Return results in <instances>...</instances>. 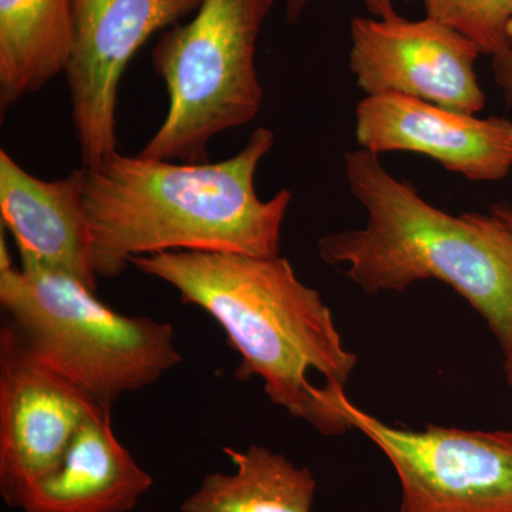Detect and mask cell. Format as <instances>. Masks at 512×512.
<instances>
[{
    "label": "cell",
    "mask_w": 512,
    "mask_h": 512,
    "mask_svg": "<svg viewBox=\"0 0 512 512\" xmlns=\"http://www.w3.org/2000/svg\"><path fill=\"white\" fill-rule=\"evenodd\" d=\"M201 0H72L73 42L66 67L72 121L83 167L117 151L121 77L154 33L195 12Z\"/></svg>",
    "instance_id": "7"
},
{
    "label": "cell",
    "mask_w": 512,
    "mask_h": 512,
    "mask_svg": "<svg viewBox=\"0 0 512 512\" xmlns=\"http://www.w3.org/2000/svg\"><path fill=\"white\" fill-rule=\"evenodd\" d=\"M234 473H212L181 504V512H312L316 478L268 447H225Z\"/></svg>",
    "instance_id": "14"
},
{
    "label": "cell",
    "mask_w": 512,
    "mask_h": 512,
    "mask_svg": "<svg viewBox=\"0 0 512 512\" xmlns=\"http://www.w3.org/2000/svg\"><path fill=\"white\" fill-rule=\"evenodd\" d=\"M0 305L6 329L101 409L153 386L183 362L173 326L114 311L72 276L15 268L0 239Z\"/></svg>",
    "instance_id": "4"
},
{
    "label": "cell",
    "mask_w": 512,
    "mask_h": 512,
    "mask_svg": "<svg viewBox=\"0 0 512 512\" xmlns=\"http://www.w3.org/2000/svg\"><path fill=\"white\" fill-rule=\"evenodd\" d=\"M426 18L476 43L481 55L512 49V0H421Z\"/></svg>",
    "instance_id": "15"
},
{
    "label": "cell",
    "mask_w": 512,
    "mask_h": 512,
    "mask_svg": "<svg viewBox=\"0 0 512 512\" xmlns=\"http://www.w3.org/2000/svg\"><path fill=\"white\" fill-rule=\"evenodd\" d=\"M101 409L89 394L26 349L9 329L0 338V495L20 508L52 473L84 421ZM109 412V410H107Z\"/></svg>",
    "instance_id": "8"
},
{
    "label": "cell",
    "mask_w": 512,
    "mask_h": 512,
    "mask_svg": "<svg viewBox=\"0 0 512 512\" xmlns=\"http://www.w3.org/2000/svg\"><path fill=\"white\" fill-rule=\"evenodd\" d=\"M0 214L18 245L22 268L60 272L97 293L82 168L60 180H40L0 150Z\"/></svg>",
    "instance_id": "11"
},
{
    "label": "cell",
    "mask_w": 512,
    "mask_h": 512,
    "mask_svg": "<svg viewBox=\"0 0 512 512\" xmlns=\"http://www.w3.org/2000/svg\"><path fill=\"white\" fill-rule=\"evenodd\" d=\"M494 83L503 93L505 103L512 106V49L493 57Z\"/></svg>",
    "instance_id": "17"
},
{
    "label": "cell",
    "mask_w": 512,
    "mask_h": 512,
    "mask_svg": "<svg viewBox=\"0 0 512 512\" xmlns=\"http://www.w3.org/2000/svg\"><path fill=\"white\" fill-rule=\"evenodd\" d=\"M490 212H493L495 217L500 218L512 234V201L495 202L491 205Z\"/></svg>",
    "instance_id": "18"
},
{
    "label": "cell",
    "mask_w": 512,
    "mask_h": 512,
    "mask_svg": "<svg viewBox=\"0 0 512 512\" xmlns=\"http://www.w3.org/2000/svg\"><path fill=\"white\" fill-rule=\"evenodd\" d=\"M111 426V412L97 410L77 431L59 466L23 497L25 512H130L153 487Z\"/></svg>",
    "instance_id": "12"
},
{
    "label": "cell",
    "mask_w": 512,
    "mask_h": 512,
    "mask_svg": "<svg viewBox=\"0 0 512 512\" xmlns=\"http://www.w3.org/2000/svg\"><path fill=\"white\" fill-rule=\"evenodd\" d=\"M349 69L367 94L396 93L477 114L487 99L476 72V43L430 18H355Z\"/></svg>",
    "instance_id": "9"
},
{
    "label": "cell",
    "mask_w": 512,
    "mask_h": 512,
    "mask_svg": "<svg viewBox=\"0 0 512 512\" xmlns=\"http://www.w3.org/2000/svg\"><path fill=\"white\" fill-rule=\"evenodd\" d=\"M343 161L367 222L320 238L322 261L348 265L350 281L369 295L437 279L480 313L504 356L511 353L512 234L504 222L493 212L453 215L434 207L363 148Z\"/></svg>",
    "instance_id": "3"
},
{
    "label": "cell",
    "mask_w": 512,
    "mask_h": 512,
    "mask_svg": "<svg viewBox=\"0 0 512 512\" xmlns=\"http://www.w3.org/2000/svg\"><path fill=\"white\" fill-rule=\"evenodd\" d=\"M504 373L508 386H510L512 389V352L508 353V355H505Z\"/></svg>",
    "instance_id": "19"
},
{
    "label": "cell",
    "mask_w": 512,
    "mask_h": 512,
    "mask_svg": "<svg viewBox=\"0 0 512 512\" xmlns=\"http://www.w3.org/2000/svg\"><path fill=\"white\" fill-rule=\"evenodd\" d=\"M72 42V0H0L3 113L66 72Z\"/></svg>",
    "instance_id": "13"
},
{
    "label": "cell",
    "mask_w": 512,
    "mask_h": 512,
    "mask_svg": "<svg viewBox=\"0 0 512 512\" xmlns=\"http://www.w3.org/2000/svg\"><path fill=\"white\" fill-rule=\"evenodd\" d=\"M131 265L207 312L237 350V379L258 377L268 399L323 436L350 424L336 406L357 356L343 346L332 311L284 256L175 251Z\"/></svg>",
    "instance_id": "1"
},
{
    "label": "cell",
    "mask_w": 512,
    "mask_h": 512,
    "mask_svg": "<svg viewBox=\"0 0 512 512\" xmlns=\"http://www.w3.org/2000/svg\"><path fill=\"white\" fill-rule=\"evenodd\" d=\"M336 403L392 464L400 512H512V430L400 429L357 407L346 390Z\"/></svg>",
    "instance_id": "6"
},
{
    "label": "cell",
    "mask_w": 512,
    "mask_h": 512,
    "mask_svg": "<svg viewBox=\"0 0 512 512\" xmlns=\"http://www.w3.org/2000/svg\"><path fill=\"white\" fill-rule=\"evenodd\" d=\"M274 2L201 0L190 22L165 30L153 64L170 103L141 157L208 163L212 138L256 119L264 100L256 45Z\"/></svg>",
    "instance_id": "5"
},
{
    "label": "cell",
    "mask_w": 512,
    "mask_h": 512,
    "mask_svg": "<svg viewBox=\"0 0 512 512\" xmlns=\"http://www.w3.org/2000/svg\"><path fill=\"white\" fill-rule=\"evenodd\" d=\"M355 136L359 148L376 156L423 154L477 183H495L512 170L511 120L480 119L403 94H372L360 101Z\"/></svg>",
    "instance_id": "10"
},
{
    "label": "cell",
    "mask_w": 512,
    "mask_h": 512,
    "mask_svg": "<svg viewBox=\"0 0 512 512\" xmlns=\"http://www.w3.org/2000/svg\"><path fill=\"white\" fill-rule=\"evenodd\" d=\"M274 131L258 127L245 147L218 163H177L116 153L82 167L83 202L94 271L123 274L138 256L161 252L281 255L292 192L264 201L255 190Z\"/></svg>",
    "instance_id": "2"
},
{
    "label": "cell",
    "mask_w": 512,
    "mask_h": 512,
    "mask_svg": "<svg viewBox=\"0 0 512 512\" xmlns=\"http://www.w3.org/2000/svg\"><path fill=\"white\" fill-rule=\"evenodd\" d=\"M312 0H288L286 5V18L289 23H295L301 18L303 10L311 3ZM367 10L377 19H392L397 16L394 9L393 0H363Z\"/></svg>",
    "instance_id": "16"
}]
</instances>
